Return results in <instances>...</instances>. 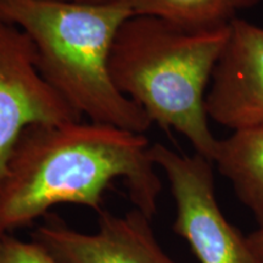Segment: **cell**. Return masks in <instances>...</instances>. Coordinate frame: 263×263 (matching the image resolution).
<instances>
[{
    "instance_id": "cell-1",
    "label": "cell",
    "mask_w": 263,
    "mask_h": 263,
    "mask_svg": "<svg viewBox=\"0 0 263 263\" xmlns=\"http://www.w3.org/2000/svg\"><path fill=\"white\" fill-rule=\"evenodd\" d=\"M145 134L72 121L22 130L0 180V229L24 227L51 207L71 203L100 212L103 197L124 179L134 207L153 218L162 183Z\"/></svg>"
},
{
    "instance_id": "cell-2",
    "label": "cell",
    "mask_w": 263,
    "mask_h": 263,
    "mask_svg": "<svg viewBox=\"0 0 263 263\" xmlns=\"http://www.w3.org/2000/svg\"><path fill=\"white\" fill-rule=\"evenodd\" d=\"M228 34L229 27L200 31L133 15L118 29L108 61L118 91L212 162L219 139L210 128L206 94Z\"/></svg>"
},
{
    "instance_id": "cell-3",
    "label": "cell",
    "mask_w": 263,
    "mask_h": 263,
    "mask_svg": "<svg viewBox=\"0 0 263 263\" xmlns=\"http://www.w3.org/2000/svg\"><path fill=\"white\" fill-rule=\"evenodd\" d=\"M133 16L111 2L0 0V18L27 33L45 81L80 116L145 134L153 122L118 91L108 61L121 25Z\"/></svg>"
},
{
    "instance_id": "cell-4",
    "label": "cell",
    "mask_w": 263,
    "mask_h": 263,
    "mask_svg": "<svg viewBox=\"0 0 263 263\" xmlns=\"http://www.w3.org/2000/svg\"><path fill=\"white\" fill-rule=\"evenodd\" d=\"M150 157L168 180L176 203L173 230L188 242L200 263H261L244 236L226 218L216 196L212 161L183 155L163 144Z\"/></svg>"
},
{
    "instance_id": "cell-5",
    "label": "cell",
    "mask_w": 263,
    "mask_h": 263,
    "mask_svg": "<svg viewBox=\"0 0 263 263\" xmlns=\"http://www.w3.org/2000/svg\"><path fill=\"white\" fill-rule=\"evenodd\" d=\"M80 120L43 77L29 35L0 18V180L22 130Z\"/></svg>"
},
{
    "instance_id": "cell-6",
    "label": "cell",
    "mask_w": 263,
    "mask_h": 263,
    "mask_svg": "<svg viewBox=\"0 0 263 263\" xmlns=\"http://www.w3.org/2000/svg\"><path fill=\"white\" fill-rule=\"evenodd\" d=\"M150 221L136 207L124 216L100 211L98 232L87 234L49 216L32 236L59 263H177L161 249Z\"/></svg>"
},
{
    "instance_id": "cell-7",
    "label": "cell",
    "mask_w": 263,
    "mask_h": 263,
    "mask_svg": "<svg viewBox=\"0 0 263 263\" xmlns=\"http://www.w3.org/2000/svg\"><path fill=\"white\" fill-rule=\"evenodd\" d=\"M206 112L232 130L263 123V26L241 17L230 24L206 94Z\"/></svg>"
},
{
    "instance_id": "cell-8",
    "label": "cell",
    "mask_w": 263,
    "mask_h": 263,
    "mask_svg": "<svg viewBox=\"0 0 263 263\" xmlns=\"http://www.w3.org/2000/svg\"><path fill=\"white\" fill-rule=\"evenodd\" d=\"M213 164L263 227V123L240 128L219 139Z\"/></svg>"
},
{
    "instance_id": "cell-9",
    "label": "cell",
    "mask_w": 263,
    "mask_h": 263,
    "mask_svg": "<svg viewBox=\"0 0 263 263\" xmlns=\"http://www.w3.org/2000/svg\"><path fill=\"white\" fill-rule=\"evenodd\" d=\"M129 9L133 15L159 17L189 29L229 27L239 14L262 0H107Z\"/></svg>"
},
{
    "instance_id": "cell-10",
    "label": "cell",
    "mask_w": 263,
    "mask_h": 263,
    "mask_svg": "<svg viewBox=\"0 0 263 263\" xmlns=\"http://www.w3.org/2000/svg\"><path fill=\"white\" fill-rule=\"evenodd\" d=\"M0 263H59L44 246L5 234L0 240Z\"/></svg>"
},
{
    "instance_id": "cell-11",
    "label": "cell",
    "mask_w": 263,
    "mask_h": 263,
    "mask_svg": "<svg viewBox=\"0 0 263 263\" xmlns=\"http://www.w3.org/2000/svg\"><path fill=\"white\" fill-rule=\"evenodd\" d=\"M248 236V241L250 248L252 251L255 252V255L257 256L259 262L263 263V227H258V229H256L255 232L250 233Z\"/></svg>"
},
{
    "instance_id": "cell-12",
    "label": "cell",
    "mask_w": 263,
    "mask_h": 263,
    "mask_svg": "<svg viewBox=\"0 0 263 263\" xmlns=\"http://www.w3.org/2000/svg\"><path fill=\"white\" fill-rule=\"evenodd\" d=\"M67 2H77V3H104L106 0H67Z\"/></svg>"
},
{
    "instance_id": "cell-13",
    "label": "cell",
    "mask_w": 263,
    "mask_h": 263,
    "mask_svg": "<svg viewBox=\"0 0 263 263\" xmlns=\"http://www.w3.org/2000/svg\"><path fill=\"white\" fill-rule=\"evenodd\" d=\"M4 234H5V232H4V230H2V229H0V240H2L3 235H4Z\"/></svg>"
}]
</instances>
